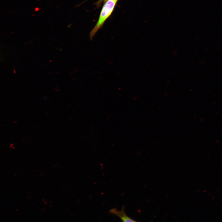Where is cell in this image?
Returning <instances> with one entry per match:
<instances>
[{"instance_id":"obj_1","label":"cell","mask_w":222,"mask_h":222,"mask_svg":"<svg viewBox=\"0 0 222 222\" xmlns=\"http://www.w3.org/2000/svg\"><path fill=\"white\" fill-rule=\"evenodd\" d=\"M117 0H108L104 5L100 14L98 20L90 34L92 39L94 35L102 25L105 21L112 12Z\"/></svg>"},{"instance_id":"obj_2","label":"cell","mask_w":222,"mask_h":222,"mask_svg":"<svg viewBox=\"0 0 222 222\" xmlns=\"http://www.w3.org/2000/svg\"><path fill=\"white\" fill-rule=\"evenodd\" d=\"M110 214L115 215L119 218L123 222H137L128 216L125 213V205H124L120 211L117 210L116 208L110 209L109 211Z\"/></svg>"},{"instance_id":"obj_3","label":"cell","mask_w":222,"mask_h":222,"mask_svg":"<svg viewBox=\"0 0 222 222\" xmlns=\"http://www.w3.org/2000/svg\"><path fill=\"white\" fill-rule=\"evenodd\" d=\"M105 1H106L107 0H104Z\"/></svg>"}]
</instances>
